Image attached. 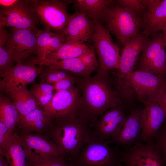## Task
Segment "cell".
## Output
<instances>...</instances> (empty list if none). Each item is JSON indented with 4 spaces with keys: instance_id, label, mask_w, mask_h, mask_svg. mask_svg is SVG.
<instances>
[{
    "instance_id": "cell-30",
    "label": "cell",
    "mask_w": 166,
    "mask_h": 166,
    "mask_svg": "<svg viewBox=\"0 0 166 166\" xmlns=\"http://www.w3.org/2000/svg\"><path fill=\"white\" fill-rule=\"evenodd\" d=\"M39 77V82L53 85L62 79L72 76L74 74L64 69L45 66Z\"/></svg>"
},
{
    "instance_id": "cell-14",
    "label": "cell",
    "mask_w": 166,
    "mask_h": 166,
    "mask_svg": "<svg viewBox=\"0 0 166 166\" xmlns=\"http://www.w3.org/2000/svg\"><path fill=\"white\" fill-rule=\"evenodd\" d=\"M81 95L80 90L76 86L56 92L43 109L53 120L75 113Z\"/></svg>"
},
{
    "instance_id": "cell-20",
    "label": "cell",
    "mask_w": 166,
    "mask_h": 166,
    "mask_svg": "<svg viewBox=\"0 0 166 166\" xmlns=\"http://www.w3.org/2000/svg\"><path fill=\"white\" fill-rule=\"evenodd\" d=\"M53 120L42 108L38 106L34 110L21 118L14 132L45 134Z\"/></svg>"
},
{
    "instance_id": "cell-1",
    "label": "cell",
    "mask_w": 166,
    "mask_h": 166,
    "mask_svg": "<svg viewBox=\"0 0 166 166\" xmlns=\"http://www.w3.org/2000/svg\"><path fill=\"white\" fill-rule=\"evenodd\" d=\"M97 70L95 75L89 78L76 76V86L81 95L75 114L92 128L104 113L122 104L118 94L112 87L109 72Z\"/></svg>"
},
{
    "instance_id": "cell-42",
    "label": "cell",
    "mask_w": 166,
    "mask_h": 166,
    "mask_svg": "<svg viewBox=\"0 0 166 166\" xmlns=\"http://www.w3.org/2000/svg\"><path fill=\"white\" fill-rule=\"evenodd\" d=\"M165 42L166 49V25L161 30Z\"/></svg>"
},
{
    "instance_id": "cell-19",
    "label": "cell",
    "mask_w": 166,
    "mask_h": 166,
    "mask_svg": "<svg viewBox=\"0 0 166 166\" xmlns=\"http://www.w3.org/2000/svg\"><path fill=\"white\" fill-rule=\"evenodd\" d=\"M145 6L147 12L142 18L143 34L150 36L166 25V0H147Z\"/></svg>"
},
{
    "instance_id": "cell-37",
    "label": "cell",
    "mask_w": 166,
    "mask_h": 166,
    "mask_svg": "<svg viewBox=\"0 0 166 166\" xmlns=\"http://www.w3.org/2000/svg\"><path fill=\"white\" fill-rule=\"evenodd\" d=\"M77 80L76 76L73 75L71 77L60 80L54 84L56 92L70 89L76 86Z\"/></svg>"
},
{
    "instance_id": "cell-43",
    "label": "cell",
    "mask_w": 166,
    "mask_h": 166,
    "mask_svg": "<svg viewBox=\"0 0 166 166\" xmlns=\"http://www.w3.org/2000/svg\"><path fill=\"white\" fill-rule=\"evenodd\" d=\"M116 166H126L124 164H122V163H121L118 164Z\"/></svg>"
},
{
    "instance_id": "cell-25",
    "label": "cell",
    "mask_w": 166,
    "mask_h": 166,
    "mask_svg": "<svg viewBox=\"0 0 166 166\" xmlns=\"http://www.w3.org/2000/svg\"><path fill=\"white\" fill-rule=\"evenodd\" d=\"M21 117L17 110L7 95H0V121L11 131L14 132Z\"/></svg>"
},
{
    "instance_id": "cell-41",
    "label": "cell",
    "mask_w": 166,
    "mask_h": 166,
    "mask_svg": "<svg viewBox=\"0 0 166 166\" xmlns=\"http://www.w3.org/2000/svg\"><path fill=\"white\" fill-rule=\"evenodd\" d=\"M0 166H9L8 162L5 159V157L1 153H0Z\"/></svg>"
},
{
    "instance_id": "cell-21",
    "label": "cell",
    "mask_w": 166,
    "mask_h": 166,
    "mask_svg": "<svg viewBox=\"0 0 166 166\" xmlns=\"http://www.w3.org/2000/svg\"><path fill=\"white\" fill-rule=\"evenodd\" d=\"M37 64L64 69L76 76L86 78L91 77L93 72L84 64L79 57L59 60L45 59L39 61Z\"/></svg>"
},
{
    "instance_id": "cell-36",
    "label": "cell",
    "mask_w": 166,
    "mask_h": 166,
    "mask_svg": "<svg viewBox=\"0 0 166 166\" xmlns=\"http://www.w3.org/2000/svg\"><path fill=\"white\" fill-rule=\"evenodd\" d=\"M66 42L64 31L60 32H54L50 39L46 55L57 50Z\"/></svg>"
},
{
    "instance_id": "cell-26",
    "label": "cell",
    "mask_w": 166,
    "mask_h": 166,
    "mask_svg": "<svg viewBox=\"0 0 166 166\" xmlns=\"http://www.w3.org/2000/svg\"><path fill=\"white\" fill-rule=\"evenodd\" d=\"M24 151L26 166H72L63 156H41L31 151Z\"/></svg>"
},
{
    "instance_id": "cell-13",
    "label": "cell",
    "mask_w": 166,
    "mask_h": 166,
    "mask_svg": "<svg viewBox=\"0 0 166 166\" xmlns=\"http://www.w3.org/2000/svg\"><path fill=\"white\" fill-rule=\"evenodd\" d=\"M126 166H163V163L152 140L139 142L120 152Z\"/></svg>"
},
{
    "instance_id": "cell-12",
    "label": "cell",
    "mask_w": 166,
    "mask_h": 166,
    "mask_svg": "<svg viewBox=\"0 0 166 166\" xmlns=\"http://www.w3.org/2000/svg\"><path fill=\"white\" fill-rule=\"evenodd\" d=\"M43 65L29 62L19 63L1 77L0 89L6 94L21 86L33 83L41 74Z\"/></svg>"
},
{
    "instance_id": "cell-3",
    "label": "cell",
    "mask_w": 166,
    "mask_h": 166,
    "mask_svg": "<svg viewBox=\"0 0 166 166\" xmlns=\"http://www.w3.org/2000/svg\"><path fill=\"white\" fill-rule=\"evenodd\" d=\"M103 19L106 22V29L123 46L130 38L140 34L142 27V18L118 5L108 7Z\"/></svg>"
},
{
    "instance_id": "cell-33",
    "label": "cell",
    "mask_w": 166,
    "mask_h": 166,
    "mask_svg": "<svg viewBox=\"0 0 166 166\" xmlns=\"http://www.w3.org/2000/svg\"><path fill=\"white\" fill-rule=\"evenodd\" d=\"M117 5L128 10L143 18L147 10L141 0H118Z\"/></svg>"
},
{
    "instance_id": "cell-22",
    "label": "cell",
    "mask_w": 166,
    "mask_h": 166,
    "mask_svg": "<svg viewBox=\"0 0 166 166\" xmlns=\"http://www.w3.org/2000/svg\"><path fill=\"white\" fill-rule=\"evenodd\" d=\"M6 94L17 110L21 118L28 114L38 106L27 86L20 87Z\"/></svg>"
},
{
    "instance_id": "cell-10",
    "label": "cell",
    "mask_w": 166,
    "mask_h": 166,
    "mask_svg": "<svg viewBox=\"0 0 166 166\" xmlns=\"http://www.w3.org/2000/svg\"><path fill=\"white\" fill-rule=\"evenodd\" d=\"M4 45L14 62H25L37 55V33L25 29H13Z\"/></svg>"
},
{
    "instance_id": "cell-11",
    "label": "cell",
    "mask_w": 166,
    "mask_h": 166,
    "mask_svg": "<svg viewBox=\"0 0 166 166\" xmlns=\"http://www.w3.org/2000/svg\"><path fill=\"white\" fill-rule=\"evenodd\" d=\"M31 0H22L15 7L0 10V26L25 29L37 32L39 19L30 6Z\"/></svg>"
},
{
    "instance_id": "cell-23",
    "label": "cell",
    "mask_w": 166,
    "mask_h": 166,
    "mask_svg": "<svg viewBox=\"0 0 166 166\" xmlns=\"http://www.w3.org/2000/svg\"><path fill=\"white\" fill-rule=\"evenodd\" d=\"M115 1L110 0H77V11L83 13L92 21L103 19L106 10L113 5Z\"/></svg>"
},
{
    "instance_id": "cell-32",
    "label": "cell",
    "mask_w": 166,
    "mask_h": 166,
    "mask_svg": "<svg viewBox=\"0 0 166 166\" xmlns=\"http://www.w3.org/2000/svg\"><path fill=\"white\" fill-rule=\"evenodd\" d=\"M159 153L163 163H166V122L152 140Z\"/></svg>"
},
{
    "instance_id": "cell-5",
    "label": "cell",
    "mask_w": 166,
    "mask_h": 166,
    "mask_svg": "<svg viewBox=\"0 0 166 166\" xmlns=\"http://www.w3.org/2000/svg\"><path fill=\"white\" fill-rule=\"evenodd\" d=\"M150 36L134 70L148 72L166 79V49L162 33L160 31Z\"/></svg>"
},
{
    "instance_id": "cell-34",
    "label": "cell",
    "mask_w": 166,
    "mask_h": 166,
    "mask_svg": "<svg viewBox=\"0 0 166 166\" xmlns=\"http://www.w3.org/2000/svg\"><path fill=\"white\" fill-rule=\"evenodd\" d=\"M14 62L12 56L4 47L0 46V76L3 75L11 69Z\"/></svg>"
},
{
    "instance_id": "cell-31",
    "label": "cell",
    "mask_w": 166,
    "mask_h": 166,
    "mask_svg": "<svg viewBox=\"0 0 166 166\" xmlns=\"http://www.w3.org/2000/svg\"><path fill=\"white\" fill-rule=\"evenodd\" d=\"M16 136L14 132L0 121V153L4 156L7 152Z\"/></svg>"
},
{
    "instance_id": "cell-29",
    "label": "cell",
    "mask_w": 166,
    "mask_h": 166,
    "mask_svg": "<svg viewBox=\"0 0 166 166\" xmlns=\"http://www.w3.org/2000/svg\"><path fill=\"white\" fill-rule=\"evenodd\" d=\"M54 32L45 27L43 30H38L37 33V56L31 60L35 65L39 61L45 59L50 39Z\"/></svg>"
},
{
    "instance_id": "cell-38",
    "label": "cell",
    "mask_w": 166,
    "mask_h": 166,
    "mask_svg": "<svg viewBox=\"0 0 166 166\" xmlns=\"http://www.w3.org/2000/svg\"><path fill=\"white\" fill-rule=\"evenodd\" d=\"M22 0H0V10L12 9L19 4Z\"/></svg>"
},
{
    "instance_id": "cell-6",
    "label": "cell",
    "mask_w": 166,
    "mask_h": 166,
    "mask_svg": "<svg viewBox=\"0 0 166 166\" xmlns=\"http://www.w3.org/2000/svg\"><path fill=\"white\" fill-rule=\"evenodd\" d=\"M71 1L32 0L30 6L39 20L52 31L60 32L65 28L70 16L67 10Z\"/></svg>"
},
{
    "instance_id": "cell-39",
    "label": "cell",
    "mask_w": 166,
    "mask_h": 166,
    "mask_svg": "<svg viewBox=\"0 0 166 166\" xmlns=\"http://www.w3.org/2000/svg\"><path fill=\"white\" fill-rule=\"evenodd\" d=\"M10 35L4 27L0 26V46L5 45Z\"/></svg>"
},
{
    "instance_id": "cell-28",
    "label": "cell",
    "mask_w": 166,
    "mask_h": 166,
    "mask_svg": "<svg viewBox=\"0 0 166 166\" xmlns=\"http://www.w3.org/2000/svg\"><path fill=\"white\" fill-rule=\"evenodd\" d=\"M4 156L9 166H26V154L16 135L7 152Z\"/></svg>"
},
{
    "instance_id": "cell-16",
    "label": "cell",
    "mask_w": 166,
    "mask_h": 166,
    "mask_svg": "<svg viewBox=\"0 0 166 166\" xmlns=\"http://www.w3.org/2000/svg\"><path fill=\"white\" fill-rule=\"evenodd\" d=\"M15 133L24 151L41 156L64 157L60 149L44 134Z\"/></svg>"
},
{
    "instance_id": "cell-24",
    "label": "cell",
    "mask_w": 166,
    "mask_h": 166,
    "mask_svg": "<svg viewBox=\"0 0 166 166\" xmlns=\"http://www.w3.org/2000/svg\"><path fill=\"white\" fill-rule=\"evenodd\" d=\"M89 49L84 43L67 42L57 50L47 54L45 59L59 60L77 57Z\"/></svg>"
},
{
    "instance_id": "cell-17",
    "label": "cell",
    "mask_w": 166,
    "mask_h": 166,
    "mask_svg": "<svg viewBox=\"0 0 166 166\" xmlns=\"http://www.w3.org/2000/svg\"><path fill=\"white\" fill-rule=\"evenodd\" d=\"M144 104L141 139L142 142H145L151 140L161 128L166 119V112L156 101Z\"/></svg>"
},
{
    "instance_id": "cell-8",
    "label": "cell",
    "mask_w": 166,
    "mask_h": 166,
    "mask_svg": "<svg viewBox=\"0 0 166 166\" xmlns=\"http://www.w3.org/2000/svg\"><path fill=\"white\" fill-rule=\"evenodd\" d=\"M126 80L143 103L156 101L159 96L166 89V79L142 71H134L128 76Z\"/></svg>"
},
{
    "instance_id": "cell-35",
    "label": "cell",
    "mask_w": 166,
    "mask_h": 166,
    "mask_svg": "<svg viewBox=\"0 0 166 166\" xmlns=\"http://www.w3.org/2000/svg\"><path fill=\"white\" fill-rule=\"evenodd\" d=\"M79 57L84 64L93 71L99 68V63L97 58L94 49H90Z\"/></svg>"
},
{
    "instance_id": "cell-9",
    "label": "cell",
    "mask_w": 166,
    "mask_h": 166,
    "mask_svg": "<svg viewBox=\"0 0 166 166\" xmlns=\"http://www.w3.org/2000/svg\"><path fill=\"white\" fill-rule=\"evenodd\" d=\"M148 38L140 33L130 38L123 46L119 67L112 72L116 82L124 85L128 84L126 78L134 71L138 58Z\"/></svg>"
},
{
    "instance_id": "cell-4",
    "label": "cell",
    "mask_w": 166,
    "mask_h": 166,
    "mask_svg": "<svg viewBox=\"0 0 166 166\" xmlns=\"http://www.w3.org/2000/svg\"><path fill=\"white\" fill-rule=\"evenodd\" d=\"M93 136L78 156L68 161L72 166H116L122 163L120 152Z\"/></svg>"
},
{
    "instance_id": "cell-40",
    "label": "cell",
    "mask_w": 166,
    "mask_h": 166,
    "mask_svg": "<svg viewBox=\"0 0 166 166\" xmlns=\"http://www.w3.org/2000/svg\"><path fill=\"white\" fill-rule=\"evenodd\" d=\"M156 101L166 112V89L159 96Z\"/></svg>"
},
{
    "instance_id": "cell-18",
    "label": "cell",
    "mask_w": 166,
    "mask_h": 166,
    "mask_svg": "<svg viewBox=\"0 0 166 166\" xmlns=\"http://www.w3.org/2000/svg\"><path fill=\"white\" fill-rule=\"evenodd\" d=\"M94 28L93 21L83 13L76 11L70 15L63 31L66 41L84 43L92 39Z\"/></svg>"
},
{
    "instance_id": "cell-7",
    "label": "cell",
    "mask_w": 166,
    "mask_h": 166,
    "mask_svg": "<svg viewBox=\"0 0 166 166\" xmlns=\"http://www.w3.org/2000/svg\"><path fill=\"white\" fill-rule=\"evenodd\" d=\"M93 21L94 28L92 39L98 55L100 65L98 69L109 72L117 69L120 57L118 46L113 41L109 31L99 21Z\"/></svg>"
},
{
    "instance_id": "cell-27",
    "label": "cell",
    "mask_w": 166,
    "mask_h": 166,
    "mask_svg": "<svg viewBox=\"0 0 166 166\" xmlns=\"http://www.w3.org/2000/svg\"><path fill=\"white\" fill-rule=\"evenodd\" d=\"M37 105L43 108L51 101L56 92L53 85L34 81L29 90Z\"/></svg>"
},
{
    "instance_id": "cell-15",
    "label": "cell",
    "mask_w": 166,
    "mask_h": 166,
    "mask_svg": "<svg viewBox=\"0 0 166 166\" xmlns=\"http://www.w3.org/2000/svg\"><path fill=\"white\" fill-rule=\"evenodd\" d=\"M142 110L138 108L131 109L118 134L107 143L114 144L126 149L141 142Z\"/></svg>"
},
{
    "instance_id": "cell-2",
    "label": "cell",
    "mask_w": 166,
    "mask_h": 166,
    "mask_svg": "<svg viewBox=\"0 0 166 166\" xmlns=\"http://www.w3.org/2000/svg\"><path fill=\"white\" fill-rule=\"evenodd\" d=\"M44 134L54 142L68 161L76 157L93 137L92 128L75 113L53 119Z\"/></svg>"
}]
</instances>
